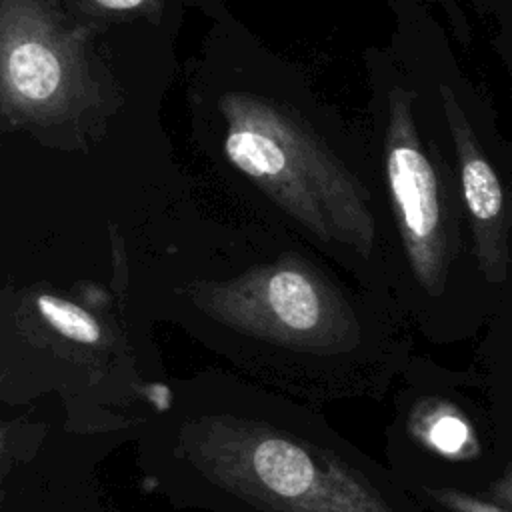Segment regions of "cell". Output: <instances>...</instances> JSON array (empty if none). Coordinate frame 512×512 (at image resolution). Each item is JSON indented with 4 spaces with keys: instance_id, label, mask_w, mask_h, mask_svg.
Masks as SVG:
<instances>
[{
    "instance_id": "cell-8",
    "label": "cell",
    "mask_w": 512,
    "mask_h": 512,
    "mask_svg": "<svg viewBox=\"0 0 512 512\" xmlns=\"http://www.w3.org/2000/svg\"><path fill=\"white\" fill-rule=\"evenodd\" d=\"M406 492L440 512H508L456 486L440 484H406Z\"/></svg>"
},
{
    "instance_id": "cell-4",
    "label": "cell",
    "mask_w": 512,
    "mask_h": 512,
    "mask_svg": "<svg viewBox=\"0 0 512 512\" xmlns=\"http://www.w3.org/2000/svg\"><path fill=\"white\" fill-rule=\"evenodd\" d=\"M146 414L84 412L58 396L0 406V512H84L100 464L136 442Z\"/></svg>"
},
{
    "instance_id": "cell-1",
    "label": "cell",
    "mask_w": 512,
    "mask_h": 512,
    "mask_svg": "<svg viewBox=\"0 0 512 512\" xmlns=\"http://www.w3.org/2000/svg\"><path fill=\"white\" fill-rule=\"evenodd\" d=\"M140 484L202 512H418L318 406L208 368L170 380L134 442Z\"/></svg>"
},
{
    "instance_id": "cell-3",
    "label": "cell",
    "mask_w": 512,
    "mask_h": 512,
    "mask_svg": "<svg viewBox=\"0 0 512 512\" xmlns=\"http://www.w3.org/2000/svg\"><path fill=\"white\" fill-rule=\"evenodd\" d=\"M218 116L226 162L326 248L354 254L364 288L384 296L370 194L314 124L254 90L224 92Z\"/></svg>"
},
{
    "instance_id": "cell-10",
    "label": "cell",
    "mask_w": 512,
    "mask_h": 512,
    "mask_svg": "<svg viewBox=\"0 0 512 512\" xmlns=\"http://www.w3.org/2000/svg\"><path fill=\"white\" fill-rule=\"evenodd\" d=\"M84 512H116V508L108 502V498L100 492L90 504H88V508L84 510Z\"/></svg>"
},
{
    "instance_id": "cell-2",
    "label": "cell",
    "mask_w": 512,
    "mask_h": 512,
    "mask_svg": "<svg viewBox=\"0 0 512 512\" xmlns=\"http://www.w3.org/2000/svg\"><path fill=\"white\" fill-rule=\"evenodd\" d=\"M148 312L240 376L314 406L380 400L404 364L386 296L348 290L298 258L168 284Z\"/></svg>"
},
{
    "instance_id": "cell-6",
    "label": "cell",
    "mask_w": 512,
    "mask_h": 512,
    "mask_svg": "<svg viewBox=\"0 0 512 512\" xmlns=\"http://www.w3.org/2000/svg\"><path fill=\"white\" fill-rule=\"evenodd\" d=\"M440 98L458 154L462 194L472 220L476 256L486 278L496 282L506 276L508 264V222L504 214V192L494 168L484 158L470 124L448 86L440 88Z\"/></svg>"
},
{
    "instance_id": "cell-7",
    "label": "cell",
    "mask_w": 512,
    "mask_h": 512,
    "mask_svg": "<svg viewBox=\"0 0 512 512\" xmlns=\"http://www.w3.org/2000/svg\"><path fill=\"white\" fill-rule=\"evenodd\" d=\"M70 62L64 46L48 28L28 24L26 14L4 2L2 16V88L14 106L48 112L62 104L70 88Z\"/></svg>"
},
{
    "instance_id": "cell-5",
    "label": "cell",
    "mask_w": 512,
    "mask_h": 512,
    "mask_svg": "<svg viewBox=\"0 0 512 512\" xmlns=\"http://www.w3.org/2000/svg\"><path fill=\"white\" fill-rule=\"evenodd\" d=\"M382 170L404 258L418 290L442 296L452 256L450 218L436 166L414 118V94L388 86L382 116Z\"/></svg>"
},
{
    "instance_id": "cell-9",
    "label": "cell",
    "mask_w": 512,
    "mask_h": 512,
    "mask_svg": "<svg viewBox=\"0 0 512 512\" xmlns=\"http://www.w3.org/2000/svg\"><path fill=\"white\" fill-rule=\"evenodd\" d=\"M92 2L108 10H134V8H140L146 0H92Z\"/></svg>"
}]
</instances>
